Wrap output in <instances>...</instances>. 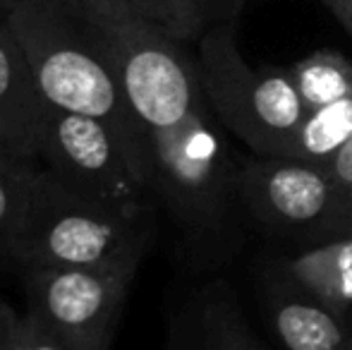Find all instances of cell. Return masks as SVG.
I'll use <instances>...</instances> for the list:
<instances>
[{"label":"cell","instance_id":"obj_3","mask_svg":"<svg viewBox=\"0 0 352 350\" xmlns=\"http://www.w3.org/2000/svg\"><path fill=\"white\" fill-rule=\"evenodd\" d=\"M201 87L221 125L254 156L295 159L307 108L287 67H252L242 58L235 22L213 24L199 39Z\"/></svg>","mask_w":352,"mask_h":350},{"label":"cell","instance_id":"obj_16","mask_svg":"<svg viewBox=\"0 0 352 350\" xmlns=\"http://www.w3.org/2000/svg\"><path fill=\"white\" fill-rule=\"evenodd\" d=\"M127 5L140 19L180 43L199 41L209 29L195 0H127Z\"/></svg>","mask_w":352,"mask_h":350},{"label":"cell","instance_id":"obj_12","mask_svg":"<svg viewBox=\"0 0 352 350\" xmlns=\"http://www.w3.org/2000/svg\"><path fill=\"white\" fill-rule=\"evenodd\" d=\"M256 266L352 322V233L309 248L264 254Z\"/></svg>","mask_w":352,"mask_h":350},{"label":"cell","instance_id":"obj_9","mask_svg":"<svg viewBox=\"0 0 352 350\" xmlns=\"http://www.w3.org/2000/svg\"><path fill=\"white\" fill-rule=\"evenodd\" d=\"M254 283L278 350H352V322L259 266Z\"/></svg>","mask_w":352,"mask_h":350},{"label":"cell","instance_id":"obj_2","mask_svg":"<svg viewBox=\"0 0 352 350\" xmlns=\"http://www.w3.org/2000/svg\"><path fill=\"white\" fill-rule=\"evenodd\" d=\"M3 14L27 53L48 106L113 127L144 182V127L82 0H5Z\"/></svg>","mask_w":352,"mask_h":350},{"label":"cell","instance_id":"obj_11","mask_svg":"<svg viewBox=\"0 0 352 350\" xmlns=\"http://www.w3.org/2000/svg\"><path fill=\"white\" fill-rule=\"evenodd\" d=\"M168 350H269L250 329L235 290L223 278L197 288L170 319Z\"/></svg>","mask_w":352,"mask_h":350},{"label":"cell","instance_id":"obj_17","mask_svg":"<svg viewBox=\"0 0 352 350\" xmlns=\"http://www.w3.org/2000/svg\"><path fill=\"white\" fill-rule=\"evenodd\" d=\"M5 350H87V348L67 341L65 336L51 331L41 322L24 314V317H19L17 327L12 329V336H10Z\"/></svg>","mask_w":352,"mask_h":350},{"label":"cell","instance_id":"obj_13","mask_svg":"<svg viewBox=\"0 0 352 350\" xmlns=\"http://www.w3.org/2000/svg\"><path fill=\"white\" fill-rule=\"evenodd\" d=\"M287 70L307 111H316L352 94V63L331 48L309 53Z\"/></svg>","mask_w":352,"mask_h":350},{"label":"cell","instance_id":"obj_15","mask_svg":"<svg viewBox=\"0 0 352 350\" xmlns=\"http://www.w3.org/2000/svg\"><path fill=\"white\" fill-rule=\"evenodd\" d=\"M38 161L24 159L0 144V262H8L10 245L22 223Z\"/></svg>","mask_w":352,"mask_h":350},{"label":"cell","instance_id":"obj_10","mask_svg":"<svg viewBox=\"0 0 352 350\" xmlns=\"http://www.w3.org/2000/svg\"><path fill=\"white\" fill-rule=\"evenodd\" d=\"M48 108L27 53L0 10V144L38 161Z\"/></svg>","mask_w":352,"mask_h":350},{"label":"cell","instance_id":"obj_14","mask_svg":"<svg viewBox=\"0 0 352 350\" xmlns=\"http://www.w3.org/2000/svg\"><path fill=\"white\" fill-rule=\"evenodd\" d=\"M352 140V94L333 103L309 111L297 135L295 159L314 166H329V161Z\"/></svg>","mask_w":352,"mask_h":350},{"label":"cell","instance_id":"obj_22","mask_svg":"<svg viewBox=\"0 0 352 350\" xmlns=\"http://www.w3.org/2000/svg\"><path fill=\"white\" fill-rule=\"evenodd\" d=\"M82 3L89 14H106V12L122 10V8H130L127 0H82Z\"/></svg>","mask_w":352,"mask_h":350},{"label":"cell","instance_id":"obj_6","mask_svg":"<svg viewBox=\"0 0 352 350\" xmlns=\"http://www.w3.org/2000/svg\"><path fill=\"white\" fill-rule=\"evenodd\" d=\"M237 195L245 219L292 250L352 233L340 195L324 166L300 159L240 156Z\"/></svg>","mask_w":352,"mask_h":350},{"label":"cell","instance_id":"obj_20","mask_svg":"<svg viewBox=\"0 0 352 350\" xmlns=\"http://www.w3.org/2000/svg\"><path fill=\"white\" fill-rule=\"evenodd\" d=\"M17 322H19L17 314L0 300V350L8 348V341H10V336H12V329L17 327Z\"/></svg>","mask_w":352,"mask_h":350},{"label":"cell","instance_id":"obj_7","mask_svg":"<svg viewBox=\"0 0 352 350\" xmlns=\"http://www.w3.org/2000/svg\"><path fill=\"white\" fill-rule=\"evenodd\" d=\"M148 250L87 266L24 269L27 314L87 350H111L127 290Z\"/></svg>","mask_w":352,"mask_h":350},{"label":"cell","instance_id":"obj_18","mask_svg":"<svg viewBox=\"0 0 352 350\" xmlns=\"http://www.w3.org/2000/svg\"><path fill=\"white\" fill-rule=\"evenodd\" d=\"M326 171H329L331 180H333L336 190H338L343 211L352 226V140L329 161Z\"/></svg>","mask_w":352,"mask_h":350},{"label":"cell","instance_id":"obj_4","mask_svg":"<svg viewBox=\"0 0 352 350\" xmlns=\"http://www.w3.org/2000/svg\"><path fill=\"white\" fill-rule=\"evenodd\" d=\"M153 243V211L127 216L74 195L48 171L34 175L8 262L19 269L87 266L118 259Z\"/></svg>","mask_w":352,"mask_h":350},{"label":"cell","instance_id":"obj_1","mask_svg":"<svg viewBox=\"0 0 352 350\" xmlns=\"http://www.w3.org/2000/svg\"><path fill=\"white\" fill-rule=\"evenodd\" d=\"M226 132L209 98L173 125L142 130L146 192L175 226L185 262L201 271L226 266L245 243L240 156Z\"/></svg>","mask_w":352,"mask_h":350},{"label":"cell","instance_id":"obj_8","mask_svg":"<svg viewBox=\"0 0 352 350\" xmlns=\"http://www.w3.org/2000/svg\"><path fill=\"white\" fill-rule=\"evenodd\" d=\"M38 164L74 195L111 211L142 216L156 209L127 146L96 118L48 108Z\"/></svg>","mask_w":352,"mask_h":350},{"label":"cell","instance_id":"obj_23","mask_svg":"<svg viewBox=\"0 0 352 350\" xmlns=\"http://www.w3.org/2000/svg\"><path fill=\"white\" fill-rule=\"evenodd\" d=\"M3 5H5V0H0V10H3Z\"/></svg>","mask_w":352,"mask_h":350},{"label":"cell","instance_id":"obj_19","mask_svg":"<svg viewBox=\"0 0 352 350\" xmlns=\"http://www.w3.org/2000/svg\"><path fill=\"white\" fill-rule=\"evenodd\" d=\"M195 3L201 8L209 27H213V24L235 22L237 12H240L245 0H195Z\"/></svg>","mask_w":352,"mask_h":350},{"label":"cell","instance_id":"obj_5","mask_svg":"<svg viewBox=\"0 0 352 350\" xmlns=\"http://www.w3.org/2000/svg\"><path fill=\"white\" fill-rule=\"evenodd\" d=\"M89 17L144 127L173 125L206 103L199 63L182 51L180 41L153 29L130 8Z\"/></svg>","mask_w":352,"mask_h":350},{"label":"cell","instance_id":"obj_21","mask_svg":"<svg viewBox=\"0 0 352 350\" xmlns=\"http://www.w3.org/2000/svg\"><path fill=\"white\" fill-rule=\"evenodd\" d=\"M324 3L329 5V10L336 14V19L343 24V29L352 39V0H324Z\"/></svg>","mask_w":352,"mask_h":350}]
</instances>
